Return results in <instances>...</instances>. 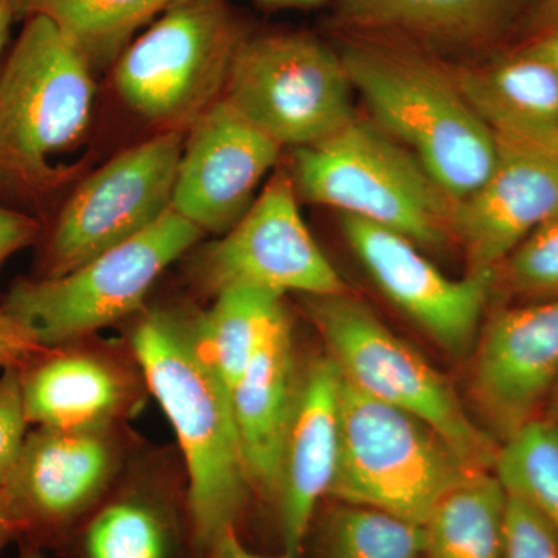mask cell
<instances>
[{
	"instance_id": "4fadbf2b",
	"label": "cell",
	"mask_w": 558,
	"mask_h": 558,
	"mask_svg": "<svg viewBox=\"0 0 558 558\" xmlns=\"http://www.w3.org/2000/svg\"><path fill=\"white\" fill-rule=\"evenodd\" d=\"M340 226L377 289L449 354H469L494 274L449 278L402 234L347 215H340Z\"/></svg>"
},
{
	"instance_id": "836d02e7",
	"label": "cell",
	"mask_w": 558,
	"mask_h": 558,
	"mask_svg": "<svg viewBox=\"0 0 558 558\" xmlns=\"http://www.w3.org/2000/svg\"><path fill=\"white\" fill-rule=\"evenodd\" d=\"M205 558H299L288 553L259 554L250 549L236 529L222 532L209 546Z\"/></svg>"
},
{
	"instance_id": "3957f363",
	"label": "cell",
	"mask_w": 558,
	"mask_h": 558,
	"mask_svg": "<svg viewBox=\"0 0 558 558\" xmlns=\"http://www.w3.org/2000/svg\"><path fill=\"white\" fill-rule=\"evenodd\" d=\"M92 65L49 20H25L0 72V191L36 202L68 178L57 157L86 134Z\"/></svg>"
},
{
	"instance_id": "f1b7e54d",
	"label": "cell",
	"mask_w": 558,
	"mask_h": 558,
	"mask_svg": "<svg viewBox=\"0 0 558 558\" xmlns=\"http://www.w3.org/2000/svg\"><path fill=\"white\" fill-rule=\"evenodd\" d=\"M502 558H558L556 529L526 501L510 494L502 523Z\"/></svg>"
},
{
	"instance_id": "603a6c76",
	"label": "cell",
	"mask_w": 558,
	"mask_h": 558,
	"mask_svg": "<svg viewBox=\"0 0 558 558\" xmlns=\"http://www.w3.org/2000/svg\"><path fill=\"white\" fill-rule=\"evenodd\" d=\"M191 319L194 348L227 391L241 380L250 363L289 315L282 295L270 290L231 288Z\"/></svg>"
},
{
	"instance_id": "484cf974",
	"label": "cell",
	"mask_w": 558,
	"mask_h": 558,
	"mask_svg": "<svg viewBox=\"0 0 558 558\" xmlns=\"http://www.w3.org/2000/svg\"><path fill=\"white\" fill-rule=\"evenodd\" d=\"M171 0H13L16 17H46L90 62L120 57L132 35L159 16Z\"/></svg>"
},
{
	"instance_id": "ab89813d",
	"label": "cell",
	"mask_w": 558,
	"mask_h": 558,
	"mask_svg": "<svg viewBox=\"0 0 558 558\" xmlns=\"http://www.w3.org/2000/svg\"><path fill=\"white\" fill-rule=\"evenodd\" d=\"M557 413H558V410H557ZM554 422H556V424L558 425V418H557V421H554Z\"/></svg>"
},
{
	"instance_id": "9a60e30c",
	"label": "cell",
	"mask_w": 558,
	"mask_h": 558,
	"mask_svg": "<svg viewBox=\"0 0 558 558\" xmlns=\"http://www.w3.org/2000/svg\"><path fill=\"white\" fill-rule=\"evenodd\" d=\"M86 339L43 348L20 368L28 424L109 428L134 416L149 395L131 348Z\"/></svg>"
},
{
	"instance_id": "ba28073f",
	"label": "cell",
	"mask_w": 558,
	"mask_h": 558,
	"mask_svg": "<svg viewBox=\"0 0 558 558\" xmlns=\"http://www.w3.org/2000/svg\"><path fill=\"white\" fill-rule=\"evenodd\" d=\"M242 39L222 0H171L121 51L116 87L134 112L186 131L220 100Z\"/></svg>"
},
{
	"instance_id": "2e32d148",
	"label": "cell",
	"mask_w": 558,
	"mask_h": 558,
	"mask_svg": "<svg viewBox=\"0 0 558 558\" xmlns=\"http://www.w3.org/2000/svg\"><path fill=\"white\" fill-rule=\"evenodd\" d=\"M494 170L478 189L454 202L451 230L472 274L498 266L558 215V156L550 150L497 142Z\"/></svg>"
},
{
	"instance_id": "d6986e66",
	"label": "cell",
	"mask_w": 558,
	"mask_h": 558,
	"mask_svg": "<svg viewBox=\"0 0 558 558\" xmlns=\"http://www.w3.org/2000/svg\"><path fill=\"white\" fill-rule=\"evenodd\" d=\"M65 558H204L194 543L186 501L167 488L132 483L113 488L73 532Z\"/></svg>"
},
{
	"instance_id": "8d00e7d4",
	"label": "cell",
	"mask_w": 558,
	"mask_h": 558,
	"mask_svg": "<svg viewBox=\"0 0 558 558\" xmlns=\"http://www.w3.org/2000/svg\"><path fill=\"white\" fill-rule=\"evenodd\" d=\"M260 5L269 9H311L322 5L326 0H258Z\"/></svg>"
},
{
	"instance_id": "e575fe53",
	"label": "cell",
	"mask_w": 558,
	"mask_h": 558,
	"mask_svg": "<svg viewBox=\"0 0 558 558\" xmlns=\"http://www.w3.org/2000/svg\"><path fill=\"white\" fill-rule=\"evenodd\" d=\"M22 529L5 490L0 488V556L11 543H20Z\"/></svg>"
},
{
	"instance_id": "5bb4252c",
	"label": "cell",
	"mask_w": 558,
	"mask_h": 558,
	"mask_svg": "<svg viewBox=\"0 0 558 558\" xmlns=\"http://www.w3.org/2000/svg\"><path fill=\"white\" fill-rule=\"evenodd\" d=\"M186 131L171 207L204 233L226 234L247 213L282 148L226 98Z\"/></svg>"
},
{
	"instance_id": "30bf717a",
	"label": "cell",
	"mask_w": 558,
	"mask_h": 558,
	"mask_svg": "<svg viewBox=\"0 0 558 558\" xmlns=\"http://www.w3.org/2000/svg\"><path fill=\"white\" fill-rule=\"evenodd\" d=\"M183 145L185 131H160L84 180L49 236H40L44 244L32 278L62 277L160 219L172 205Z\"/></svg>"
},
{
	"instance_id": "7c38bea8",
	"label": "cell",
	"mask_w": 558,
	"mask_h": 558,
	"mask_svg": "<svg viewBox=\"0 0 558 558\" xmlns=\"http://www.w3.org/2000/svg\"><path fill=\"white\" fill-rule=\"evenodd\" d=\"M196 274L202 288L213 295L231 288L270 290L282 296L288 292L306 296L348 292L301 218L292 174L282 168L275 171L247 213L202 253Z\"/></svg>"
},
{
	"instance_id": "7a4b0ae2",
	"label": "cell",
	"mask_w": 558,
	"mask_h": 558,
	"mask_svg": "<svg viewBox=\"0 0 558 558\" xmlns=\"http://www.w3.org/2000/svg\"><path fill=\"white\" fill-rule=\"evenodd\" d=\"M340 54L376 126L409 149L451 199H462L488 178L497 140L454 76L385 40H349Z\"/></svg>"
},
{
	"instance_id": "9c48e42d",
	"label": "cell",
	"mask_w": 558,
	"mask_h": 558,
	"mask_svg": "<svg viewBox=\"0 0 558 558\" xmlns=\"http://www.w3.org/2000/svg\"><path fill=\"white\" fill-rule=\"evenodd\" d=\"M341 54L299 33L244 40L222 98L281 148L325 142L355 120Z\"/></svg>"
},
{
	"instance_id": "e0dca14e",
	"label": "cell",
	"mask_w": 558,
	"mask_h": 558,
	"mask_svg": "<svg viewBox=\"0 0 558 558\" xmlns=\"http://www.w3.org/2000/svg\"><path fill=\"white\" fill-rule=\"evenodd\" d=\"M341 385L340 371L329 355L312 360L296 381L271 506L281 553L299 558L315 512L329 497L339 472Z\"/></svg>"
},
{
	"instance_id": "f35d334b",
	"label": "cell",
	"mask_w": 558,
	"mask_h": 558,
	"mask_svg": "<svg viewBox=\"0 0 558 558\" xmlns=\"http://www.w3.org/2000/svg\"><path fill=\"white\" fill-rule=\"evenodd\" d=\"M557 156H558V143H557V149H556Z\"/></svg>"
},
{
	"instance_id": "d6a6232c",
	"label": "cell",
	"mask_w": 558,
	"mask_h": 558,
	"mask_svg": "<svg viewBox=\"0 0 558 558\" xmlns=\"http://www.w3.org/2000/svg\"><path fill=\"white\" fill-rule=\"evenodd\" d=\"M532 47L558 65V0H539L531 25Z\"/></svg>"
},
{
	"instance_id": "1f68e13d",
	"label": "cell",
	"mask_w": 558,
	"mask_h": 558,
	"mask_svg": "<svg viewBox=\"0 0 558 558\" xmlns=\"http://www.w3.org/2000/svg\"><path fill=\"white\" fill-rule=\"evenodd\" d=\"M43 348L31 330L0 306V368H21Z\"/></svg>"
},
{
	"instance_id": "7402d4cb",
	"label": "cell",
	"mask_w": 558,
	"mask_h": 558,
	"mask_svg": "<svg viewBox=\"0 0 558 558\" xmlns=\"http://www.w3.org/2000/svg\"><path fill=\"white\" fill-rule=\"evenodd\" d=\"M513 0H337L357 31L435 47L475 46L497 31Z\"/></svg>"
},
{
	"instance_id": "d4e9b609",
	"label": "cell",
	"mask_w": 558,
	"mask_h": 558,
	"mask_svg": "<svg viewBox=\"0 0 558 558\" xmlns=\"http://www.w3.org/2000/svg\"><path fill=\"white\" fill-rule=\"evenodd\" d=\"M306 548L312 558H425V532L385 510L336 501L315 512Z\"/></svg>"
},
{
	"instance_id": "f546056e",
	"label": "cell",
	"mask_w": 558,
	"mask_h": 558,
	"mask_svg": "<svg viewBox=\"0 0 558 558\" xmlns=\"http://www.w3.org/2000/svg\"><path fill=\"white\" fill-rule=\"evenodd\" d=\"M28 425L20 368H5L0 377V488L5 486L13 472L27 438Z\"/></svg>"
},
{
	"instance_id": "cb8c5ba5",
	"label": "cell",
	"mask_w": 558,
	"mask_h": 558,
	"mask_svg": "<svg viewBox=\"0 0 558 558\" xmlns=\"http://www.w3.org/2000/svg\"><path fill=\"white\" fill-rule=\"evenodd\" d=\"M506 498L494 470L470 473L422 524L425 558H502Z\"/></svg>"
},
{
	"instance_id": "d590c367",
	"label": "cell",
	"mask_w": 558,
	"mask_h": 558,
	"mask_svg": "<svg viewBox=\"0 0 558 558\" xmlns=\"http://www.w3.org/2000/svg\"><path fill=\"white\" fill-rule=\"evenodd\" d=\"M14 14L13 0H0V72H2V57L5 51L7 43H9L11 22Z\"/></svg>"
},
{
	"instance_id": "277c9868",
	"label": "cell",
	"mask_w": 558,
	"mask_h": 558,
	"mask_svg": "<svg viewBox=\"0 0 558 558\" xmlns=\"http://www.w3.org/2000/svg\"><path fill=\"white\" fill-rule=\"evenodd\" d=\"M289 171L310 204L395 231L421 248H444L453 240L457 201L376 124L355 119L325 142L295 149Z\"/></svg>"
},
{
	"instance_id": "ac0fdd59",
	"label": "cell",
	"mask_w": 558,
	"mask_h": 558,
	"mask_svg": "<svg viewBox=\"0 0 558 558\" xmlns=\"http://www.w3.org/2000/svg\"><path fill=\"white\" fill-rule=\"evenodd\" d=\"M473 395L502 439L532 421L558 384V300L497 312L476 340Z\"/></svg>"
},
{
	"instance_id": "44dd1931",
	"label": "cell",
	"mask_w": 558,
	"mask_h": 558,
	"mask_svg": "<svg viewBox=\"0 0 558 558\" xmlns=\"http://www.w3.org/2000/svg\"><path fill=\"white\" fill-rule=\"evenodd\" d=\"M296 371L290 319L266 341L230 391L231 411L253 495L274 505L279 453L295 399Z\"/></svg>"
},
{
	"instance_id": "5b68a950",
	"label": "cell",
	"mask_w": 558,
	"mask_h": 558,
	"mask_svg": "<svg viewBox=\"0 0 558 558\" xmlns=\"http://www.w3.org/2000/svg\"><path fill=\"white\" fill-rule=\"evenodd\" d=\"M307 312L348 385L427 422L473 472L494 470L499 447L472 422L450 381L366 304L348 292L307 296Z\"/></svg>"
},
{
	"instance_id": "8992f818",
	"label": "cell",
	"mask_w": 558,
	"mask_h": 558,
	"mask_svg": "<svg viewBox=\"0 0 558 558\" xmlns=\"http://www.w3.org/2000/svg\"><path fill=\"white\" fill-rule=\"evenodd\" d=\"M202 234L171 207L137 236L62 277L16 279L0 306L31 330L40 347L86 339L142 310L157 279Z\"/></svg>"
},
{
	"instance_id": "6da1fadb",
	"label": "cell",
	"mask_w": 558,
	"mask_h": 558,
	"mask_svg": "<svg viewBox=\"0 0 558 558\" xmlns=\"http://www.w3.org/2000/svg\"><path fill=\"white\" fill-rule=\"evenodd\" d=\"M130 348L178 435L191 529L205 558L222 532H241L253 497L230 392L197 354L190 319L153 312L132 330Z\"/></svg>"
},
{
	"instance_id": "74e56055",
	"label": "cell",
	"mask_w": 558,
	"mask_h": 558,
	"mask_svg": "<svg viewBox=\"0 0 558 558\" xmlns=\"http://www.w3.org/2000/svg\"><path fill=\"white\" fill-rule=\"evenodd\" d=\"M17 558H49L46 550L33 546L31 543H20V554Z\"/></svg>"
},
{
	"instance_id": "83f0119b",
	"label": "cell",
	"mask_w": 558,
	"mask_h": 558,
	"mask_svg": "<svg viewBox=\"0 0 558 558\" xmlns=\"http://www.w3.org/2000/svg\"><path fill=\"white\" fill-rule=\"evenodd\" d=\"M509 288L532 301L558 300V215L539 227L505 263Z\"/></svg>"
},
{
	"instance_id": "4dcf8cb0",
	"label": "cell",
	"mask_w": 558,
	"mask_h": 558,
	"mask_svg": "<svg viewBox=\"0 0 558 558\" xmlns=\"http://www.w3.org/2000/svg\"><path fill=\"white\" fill-rule=\"evenodd\" d=\"M43 233V222L38 218L0 205V270L14 253L38 244Z\"/></svg>"
},
{
	"instance_id": "4316f807",
	"label": "cell",
	"mask_w": 558,
	"mask_h": 558,
	"mask_svg": "<svg viewBox=\"0 0 558 558\" xmlns=\"http://www.w3.org/2000/svg\"><path fill=\"white\" fill-rule=\"evenodd\" d=\"M495 475L510 495L537 510L558 534V425L532 418L499 447Z\"/></svg>"
},
{
	"instance_id": "ffe728a7",
	"label": "cell",
	"mask_w": 558,
	"mask_h": 558,
	"mask_svg": "<svg viewBox=\"0 0 558 558\" xmlns=\"http://www.w3.org/2000/svg\"><path fill=\"white\" fill-rule=\"evenodd\" d=\"M470 106L497 142L556 153L558 65L524 46L495 64L454 75ZM557 154V153H556Z\"/></svg>"
},
{
	"instance_id": "52a82bcc",
	"label": "cell",
	"mask_w": 558,
	"mask_h": 558,
	"mask_svg": "<svg viewBox=\"0 0 558 558\" xmlns=\"http://www.w3.org/2000/svg\"><path fill=\"white\" fill-rule=\"evenodd\" d=\"M470 473L427 422L343 380L339 472L329 494L333 501L369 506L422 526Z\"/></svg>"
},
{
	"instance_id": "8fae6325",
	"label": "cell",
	"mask_w": 558,
	"mask_h": 558,
	"mask_svg": "<svg viewBox=\"0 0 558 558\" xmlns=\"http://www.w3.org/2000/svg\"><path fill=\"white\" fill-rule=\"evenodd\" d=\"M123 461L119 427H36L27 433L2 487L20 520V543L60 553L113 490Z\"/></svg>"
}]
</instances>
